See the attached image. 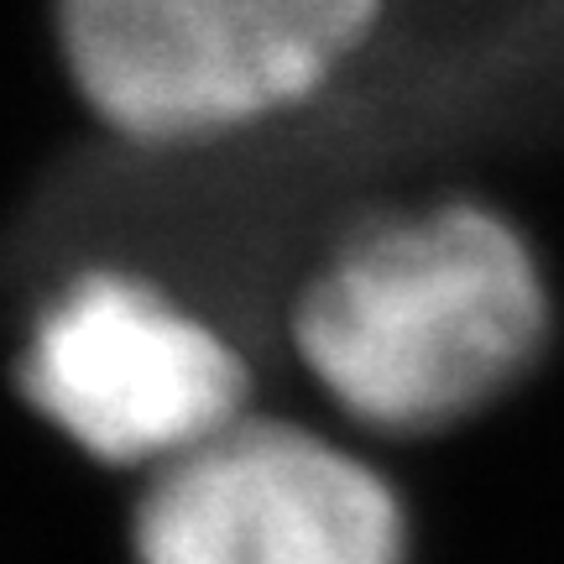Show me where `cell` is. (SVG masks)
Masks as SVG:
<instances>
[{
	"label": "cell",
	"mask_w": 564,
	"mask_h": 564,
	"mask_svg": "<svg viewBox=\"0 0 564 564\" xmlns=\"http://www.w3.org/2000/svg\"><path fill=\"white\" fill-rule=\"evenodd\" d=\"M549 319V278L523 230L444 199L345 236L299 288L288 340L345 419L413 440L523 382Z\"/></svg>",
	"instance_id": "1"
},
{
	"label": "cell",
	"mask_w": 564,
	"mask_h": 564,
	"mask_svg": "<svg viewBox=\"0 0 564 564\" xmlns=\"http://www.w3.org/2000/svg\"><path fill=\"white\" fill-rule=\"evenodd\" d=\"M392 0H53L84 116L178 152L319 105L382 37Z\"/></svg>",
	"instance_id": "2"
},
{
	"label": "cell",
	"mask_w": 564,
	"mask_h": 564,
	"mask_svg": "<svg viewBox=\"0 0 564 564\" xmlns=\"http://www.w3.org/2000/svg\"><path fill=\"white\" fill-rule=\"evenodd\" d=\"M21 403L100 470H162L246 419L251 366L220 324L162 282L95 267L26 324Z\"/></svg>",
	"instance_id": "3"
},
{
	"label": "cell",
	"mask_w": 564,
	"mask_h": 564,
	"mask_svg": "<svg viewBox=\"0 0 564 564\" xmlns=\"http://www.w3.org/2000/svg\"><path fill=\"white\" fill-rule=\"evenodd\" d=\"M131 564H408V507L377 465L288 419H236L147 476Z\"/></svg>",
	"instance_id": "4"
}]
</instances>
